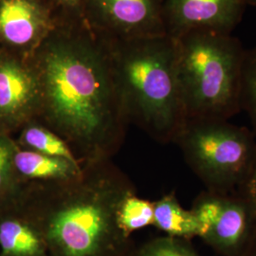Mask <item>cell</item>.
<instances>
[{
  "mask_svg": "<svg viewBox=\"0 0 256 256\" xmlns=\"http://www.w3.org/2000/svg\"><path fill=\"white\" fill-rule=\"evenodd\" d=\"M39 111L40 88L30 60L0 46V129L20 131Z\"/></svg>",
  "mask_w": 256,
  "mask_h": 256,
  "instance_id": "8",
  "label": "cell"
},
{
  "mask_svg": "<svg viewBox=\"0 0 256 256\" xmlns=\"http://www.w3.org/2000/svg\"><path fill=\"white\" fill-rule=\"evenodd\" d=\"M18 148L10 134L0 129V214L14 207L24 188L14 167V156Z\"/></svg>",
  "mask_w": 256,
  "mask_h": 256,
  "instance_id": "15",
  "label": "cell"
},
{
  "mask_svg": "<svg viewBox=\"0 0 256 256\" xmlns=\"http://www.w3.org/2000/svg\"><path fill=\"white\" fill-rule=\"evenodd\" d=\"M54 9L58 23L86 24L84 0H50Z\"/></svg>",
  "mask_w": 256,
  "mask_h": 256,
  "instance_id": "19",
  "label": "cell"
},
{
  "mask_svg": "<svg viewBox=\"0 0 256 256\" xmlns=\"http://www.w3.org/2000/svg\"><path fill=\"white\" fill-rule=\"evenodd\" d=\"M200 236L222 256H243L256 230V214L240 192L206 190L191 208Z\"/></svg>",
  "mask_w": 256,
  "mask_h": 256,
  "instance_id": "6",
  "label": "cell"
},
{
  "mask_svg": "<svg viewBox=\"0 0 256 256\" xmlns=\"http://www.w3.org/2000/svg\"><path fill=\"white\" fill-rule=\"evenodd\" d=\"M58 24L50 0H0V46L30 58Z\"/></svg>",
  "mask_w": 256,
  "mask_h": 256,
  "instance_id": "9",
  "label": "cell"
},
{
  "mask_svg": "<svg viewBox=\"0 0 256 256\" xmlns=\"http://www.w3.org/2000/svg\"><path fill=\"white\" fill-rule=\"evenodd\" d=\"M207 190L239 191L256 148V135L227 120H187L174 140Z\"/></svg>",
  "mask_w": 256,
  "mask_h": 256,
  "instance_id": "5",
  "label": "cell"
},
{
  "mask_svg": "<svg viewBox=\"0 0 256 256\" xmlns=\"http://www.w3.org/2000/svg\"><path fill=\"white\" fill-rule=\"evenodd\" d=\"M245 5H250V6H254L256 7V0H242Z\"/></svg>",
  "mask_w": 256,
  "mask_h": 256,
  "instance_id": "22",
  "label": "cell"
},
{
  "mask_svg": "<svg viewBox=\"0 0 256 256\" xmlns=\"http://www.w3.org/2000/svg\"><path fill=\"white\" fill-rule=\"evenodd\" d=\"M153 226L167 236L190 240L200 236V225L191 210H185L174 192L153 202Z\"/></svg>",
  "mask_w": 256,
  "mask_h": 256,
  "instance_id": "13",
  "label": "cell"
},
{
  "mask_svg": "<svg viewBox=\"0 0 256 256\" xmlns=\"http://www.w3.org/2000/svg\"><path fill=\"white\" fill-rule=\"evenodd\" d=\"M106 41L129 122L162 144L174 142L187 120L176 74V40L164 34Z\"/></svg>",
  "mask_w": 256,
  "mask_h": 256,
  "instance_id": "3",
  "label": "cell"
},
{
  "mask_svg": "<svg viewBox=\"0 0 256 256\" xmlns=\"http://www.w3.org/2000/svg\"><path fill=\"white\" fill-rule=\"evenodd\" d=\"M239 108L252 122L256 136V46L245 50L239 88Z\"/></svg>",
  "mask_w": 256,
  "mask_h": 256,
  "instance_id": "17",
  "label": "cell"
},
{
  "mask_svg": "<svg viewBox=\"0 0 256 256\" xmlns=\"http://www.w3.org/2000/svg\"><path fill=\"white\" fill-rule=\"evenodd\" d=\"M0 256H50L41 232L18 204L0 214Z\"/></svg>",
  "mask_w": 256,
  "mask_h": 256,
  "instance_id": "11",
  "label": "cell"
},
{
  "mask_svg": "<svg viewBox=\"0 0 256 256\" xmlns=\"http://www.w3.org/2000/svg\"><path fill=\"white\" fill-rule=\"evenodd\" d=\"M136 189L111 158L82 164L77 178L27 183L18 202L46 242L50 256H129L130 236L118 212Z\"/></svg>",
  "mask_w": 256,
  "mask_h": 256,
  "instance_id": "2",
  "label": "cell"
},
{
  "mask_svg": "<svg viewBox=\"0 0 256 256\" xmlns=\"http://www.w3.org/2000/svg\"><path fill=\"white\" fill-rule=\"evenodd\" d=\"M14 167L24 184L68 180L82 172V164L78 162L37 153L18 146L14 156Z\"/></svg>",
  "mask_w": 256,
  "mask_h": 256,
  "instance_id": "12",
  "label": "cell"
},
{
  "mask_svg": "<svg viewBox=\"0 0 256 256\" xmlns=\"http://www.w3.org/2000/svg\"><path fill=\"white\" fill-rule=\"evenodd\" d=\"M164 0H84L88 27L102 39L128 41L164 36Z\"/></svg>",
  "mask_w": 256,
  "mask_h": 256,
  "instance_id": "7",
  "label": "cell"
},
{
  "mask_svg": "<svg viewBox=\"0 0 256 256\" xmlns=\"http://www.w3.org/2000/svg\"><path fill=\"white\" fill-rule=\"evenodd\" d=\"M245 6L242 0H164L165 34L173 39L194 30L232 34L242 19Z\"/></svg>",
  "mask_w": 256,
  "mask_h": 256,
  "instance_id": "10",
  "label": "cell"
},
{
  "mask_svg": "<svg viewBox=\"0 0 256 256\" xmlns=\"http://www.w3.org/2000/svg\"><path fill=\"white\" fill-rule=\"evenodd\" d=\"M16 142L23 149L79 162L64 140L37 120L20 129L18 140Z\"/></svg>",
  "mask_w": 256,
  "mask_h": 256,
  "instance_id": "14",
  "label": "cell"
},
{
  "mask_svg": "<svg viewBox=\"0 0 256 256\" xmlns=\"http://www.w3.org/2000/svg\"><path fill=\"white\" fill-rule=\"evenodd\" d=\"M176 74L186 120L238 114L245 50L230 34L194 30L174 39Z\"/></svg>",
  "mask_w": 256,
  "mask_h": 256,
  "instance_id": "4",
  "label": "cell"
},
{
  "mask_svg": "<svg viewBox=\"0 0 256 256\" xmlns=\"http://www.w3.org/2000/svg\"><path fill=\"white\" fill-rule=\"evenodd\" d=\"M238 192L247 198L256 214V148L247 178Z\"/></svg>",
  "mask_w": 256,
  "mask_h": 256,
  "instance_id": "20",
  "label": "cell"
},
{
  "mask_svg": "<svg viewBox=\"0 0 256 256\" xmlns=\"http://www.w3.org/2000/svg\"><path fill=\"white\" fill-rule=\"evenodd\" d=\"M28 59L40 88L37 120L62 138L81 164L117 154L129 120L108 41L86 24L58 23Z\"/></svg>",
  "mask_w": 256,
  "mask_h": 256,
  "instance_id": "1",
  "label": "cell"
},
{
  "mask_svg": "<svg viewBox=\"0 0 256 256\" xmlns=\"http://www.w3.org/2000/svg\"><path fill=\"white\" fill-rule=\"evenodd\" d=\"M243 256H256V230Z\"/></svg>",
  "mask_w": 256,
  "mask_h": 256,
  "instance_id": "21",
  "label": "cell"
},
{
  "mask_svg": "<svg viewBox=\"0 0 256 256\" xmlns=\"http://www.w3.org/2000/svg\"><path fill=\"white\" fill-rule=\"evenodd\" d=\"M129 256H200L189 240L172 236L154 238L134 248Z\"/></svg>",
  "mask_w": 256,
  "mask_h": 256,
  "instance_id": "18",
  "label": "cell"
},
{
  "mask_svg": "<svg viewBox=\"0 0 256 256\" xmlns=\"http://www.w3.org/2000/svg\"><path fill=\"white\" fill-rule=\"evenodd\" d=\"M153 202L137 196L136 192L126 196L120 206L118 221L129 236L138 230L153 225Z\"/></svg>",
  "mask_w": 256,
  "mask_h": 256,
  "instance_id": "16",
  "label": "cell"
}]
</instances>
